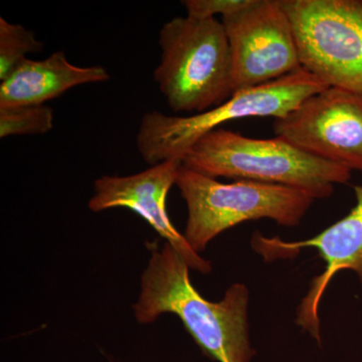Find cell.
I'll list each match as a JSON object with an SVG mask.
<instances>
[{
  "instance_id": "30bf717a",
  "label": "cell",
  "mask_w": 362,
  "mask_h": 362,
  "mask_svg": "<svg viewBox=\"0 0 362 362\" xmlns=\"http://www.w3.org/2000/svg\"><path fill=\"white\" fill-rule=\"evenodd\" d=\"M181 160H169L150 166L135 175H104L94 183V194L88 207L93 213L123 207L144 218L156 232L187 262L202 274L211 272V262L199 256L169 218L166 201L175 185Z\"/></svg>"
},
{
  "instance_id": "52a82bcc",
  "label": "cell",
  "mask_w": 362,
  "mask_h": 362,
  "mask_svg": "<svg viewBox=\"0 0 362 362\" xmlns=\"http://www.w3.org/2000/svg\"><path fill=\"white\" fill-rule=\"evenodd\" d=\"M221 23L232 54L235 92L302 69L291 20L280 0H251Z\"/></svg>"
},
{
  "instance_id": "6da1fadb",
  "label": "cell",
  "mask_w": 362,
  "mask_h": 362,
  "mask_svg": "<svg viewBox=\"0 0 362 362\" xmlns=\"http://www.w3.org/2000/svg\"><path fill=\"white\" fill-rule=\"evenodd\" d=\"M249 299V289L242 283L228 287L221 301L204 299L190 281L187 262L165 242L152 252L133 310L141 324L152 323L161 314H175L209 358L250 362L256 352L250 342Z\"/></svg>"
},
{
  "instance_id": "8fae6325",
  "label": "cell",
  "mask_w": 362,
  "mask_h": 362,
  "mask_svg": "<svg viewBox=\"0 0 362 362\" xmlns=\"http://www.w3.org/2000/svg\"><path fill=\"white\" fill-rule=\"evenodd\" d=\"M110 80L104 66L73 65L63 51L42 61L28 59L0 84V108L45 105L78 86Z\"/></svg>"
},
{
  "instance_id": "9c48e42d",
  "label": "cell",
  "mask_w": 362,
  "mask_h": 362,
  "mask_svg": "<svg viewBox=\"0 0 362 362\" xmlns=\"http://www.w3.org/2000/svg\"><path fill=\"white\" fill-rule=\"evenodd\" d=\"M356 204L341 220L311 239L285 242L280 238L252 235V247L266 262L294 258L304 247L318 251L326 267L311 281L310 288L297 311L296 323L321 342L319 305L333 277L340 271L354 272L362 289V185L354 187Z\"/></svg>"
},
{
  "instance_id": "8992f818",
  "label": "cell",
  "mask_w": 362,
  "mask_h": 362,
  "mask_svg": "<svg viewBox=\"0 0 362 362\" xmlns=\"http://www.w3.org/2000/svg\"><path fill=\"white\" fill-rule=\"evenodd\" d=\"M302 68L362 98V0H280Z\"/></svg>"
},
{
  "instance_id": "3957f363",
  "label": "cell",
  "mask_w": 362,
  "mask_h": 362,
  "mask_svg": "<svg viewBox=\"0 0 362 362\" xmlns=\"http://www.w3.org/2000/svg\"><path fill=\"white\" fill-rule=\"evenodd\" d=\"M154 80L175 113L209 110L233 96V62L221 21L180 16L159 32Z\"/></svg>"
},
{
  "instance_id": "7c38bea8",
  "label": "cell",
  "mask_w": 362,
  "mask_h": 362,
  "mask_svg": "<svg viewBox=\"0 0 362 362\" xmlns=\"http://www.w3.org/2000/svg\"><path fill=\"white\" fill-rule=\"evenodd\" d=\"M44 45L32 30L0 18V81L6 80L28 54L42 51Z\"/></svg>"
},
{
  "instance_id": "277c9868",
  "label": "cell",
  "mask_w": 362,
  "mask_h": 362,
  "mask_svg": "<svg viewBox=\"0 0 362 362\" xmlns=\"http://www.w3.org/2000/svg\"><path fill=\"white\" fill-rule=\"evenodd\" d=\"M326 88L320 78L302 68L268 84L238 90L228 101L194 115L148 112L142 116L138 129V151L150 166L181 160L195 143L223 123L252 117L283 118Z\"/></svg>"
},
{
  "instance_id": "5bb4252c",
  "label": "cell",
  "mask_w": 362,
  "mask_h": 362,
  "mask_svg": "<svg viewBox=\"0 0 362 362\" xmlns=\"http://www.w3.org/2000/svg\"><path fill=\"white\" fill-rule=\"evenodd\" d=\"M251 0H185L181 2L187 9L188 18L211 20L216 16H223L244 8Z\"/></svg>"
},
{
  "instance_id": "7a4b0ae2",
  "label": "cell",
  "mask_w": 362,
  "mask_h": 362,
  "mask_svg": "<svg viewBox=\"0 0 362 362\" xmlns=\"http://www.w3.org/2000/svg\"><path fill=\"white\" fill-rule=\"evenodd\" d=\"M181 164L216 178L256 181L296 188L314 199H328L351 170L312 156L283 138L257 139L218 128L201 138Z\"/></svg>"
},
{
  "instance_id": "5b68a950",
  "label": "cell",
  "mask_w": 362,
  "mask_h": 362,
  "mask_svg": "<svg viewBox=\"0 0 362 362\" xmlns=\"http://www.w3.org/2000/svg\"><path fill=\"white\" fill-rule=\"evenodd\" d=\"M176 187L187 206L185 238L197 252L228 228L246 221L270 218L296 226L315 199L284 185L250 180L220 182L181 164Z\"/></svg>"
},
{
  "instance_id": "ba28073f",
  "label": "cell",
  "mask_w": 362,
  "mask_h": 362,
  "mask_svg": "<svg viewBox=\"0 0 362 362\" xmlns=\"http://www.w3.org/2000/svg\"><path fill=\"white\" fill-rule=\"evenodd\" d=\"M274 132L322 160L362 171V98L328 87L274 121Z\"/></svg>"
},
{
  "instance_id": "4fadbf2b",
  "label": "cell",
  "mask_w": 362,
  "mask_h": 362,
  "mask_svg": "<svg viewBox=\"0 0 362 362\" xmlns=\"http://www.w3.org/2000/svg\"><path fill=\"white\" fill-rule=\"evenodd\" d=\"M54 128V111L47 105L0 108V138L47 134Z\"/></svg>"
}]
</instances>
